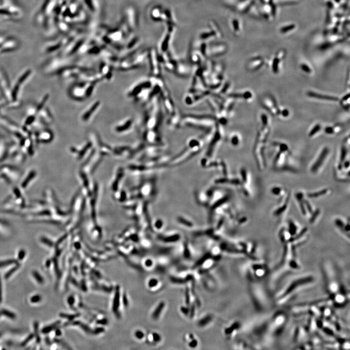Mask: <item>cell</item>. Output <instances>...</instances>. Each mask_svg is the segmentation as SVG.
Here are the masks:
<instances>
[{
    "instance_id": "cell-1",
    "label": "cell",
    "mask_w": 350,
    "mask_h": 350,
    "mask_svg": "<svg viewBox=\"0 0 350 350\" xmlns=\"http://www.w3.org/2000/svg\"><path fill=\"white\" fill-rule=\"evenodd\" d=\"M262 127L258 134L257 143L256 145V154L257 159L261 161V166L265 165L264 150L266 142L270 134V128L268 117L266 114L261 116Z\"/></svg>"
},
{
    "instance_id": "cell-2",
    "label": "cell",
    "mask_w": 350,
    "mask_h": 350,
    "mask_svg": "<svg viewBox=\"0 0 350 350\" xmlns=\"http://www.w3.org/2000/svg\"><path fill=\"white\" fill-rule=\"evenodd\" d=\"M264 107L269 113L276 116L281 115V109L279 108L275 100L271 97H266L263 101Z\"/></svg>"
},
{
    "instance_id": "cell-3",
    "label": "cell",
    "mask_w": 350,
    "mask_h": 350,
    "mask_svg": "<svg viewBox=\"0 0 350 350\" xmlns=\"http://www.w3.org/2000/svg\"><path fill=\"white\" fill-rule=\"evenodd\" d=\"M329 150L327 148H324L321 151L320 156L317 158V160L314 163L313 165L311 167V171L313 173H316L320 169L323 163H324L325 159L329 154Z\"/></svg>"
},
{
    "instance_id": "cell-4",
    "label": "cell",
    "mask_w": 350,
    "mask_h": 350,
    "mask_svg": "<svg viewBox=\"0 0 350 350\" xmlns=\"http://www.w3.org/2000/svg\"><path fill=\"white\" fill-rule=\"evenodd\" d=\"M99 104L100 102L99 101H96V102L93 103L91 105L88 106L87 110H84L82 114H81V119L85 122L88 121L91 115L94 113L95 111L97 109L99 106Z\"/></svg>"
},
{
    "instance_id": "cell-5",
    "label": "cell",
    "mask_w": 350,
    "mask_h": 350,
    "mask_svg": "<svg viewBox=\"0 0 350 350\" xmlns=\"http://www.w3.org/2000/svg\"><path fill=\"white\" fill-rule=\"evenodd\" d=\"M307 95L311 98L319 99L321 100L329 101L333 102H338L339 99L337 97L331 96L329 95H323L314 91H309L307 93Z\"/></svg>"
},
{
    "instance_id": "cell-6",
    "label": "cell",
    "mask_w": 350,
    "mask_h": 350,
    "mask_svg": "<svg viewBox=\"0 0 350 350\" xmlns=\"http://www.w3.org/2000/svg\"><path fill=\"white\" fill-rule=\"evenodd\" d=\"M285 53L284 51H280L277 54L275 58H274V60L273 61L272 66L273 72L274 73H278L279 69V64L283 58H285Z\"/></svg>"
},
{
    "instance_id": "cell-7",
    "label": "cell",
    "mask_w": 350,
    "mask_h": 350,
    "mask_svg": "<svg viewBox=\"0 0 350 350\" xmlns=\"http://www.w3.org/2000/svg\"><path fill=\"white\" fill-rule=\"evenodd\" d=\"M132 124V121L130 118H127L124 121L120 122L115 127V130L117 132H122L129 130Z\"/></svg>"
},
{
    "instance_id": "cell-8",
    "label": "cell",
    "mask_w": 350,
    "mask_h": 350,
    "mask_svg": "<svg viewBox=\"0 0 350 350\" xmlns=\"http://www.w3.org/2000/svg\"><path fill=\"white\" fill-rule=\"evenodd\" d=\"M342 125H336L333 126H327L325 129V132L326 134H335L338 133L342 130Z\"/></svg>"
},
{
    "instance_id": "cell-9",
    "label": "cell",
    "mask_w": 350,
    "mask_h": 350,
    "mask_svg": "<svg viewBox=\"0 0 350 350\" xmlns=\"http://www.w3.org/2000/svg\"><path fill=\"white\" fill-rule=\"evenodd\" d=\"M264 64V60L261 58H258L251 61L250 67L251 70H258L259 68H260Z\"/></svg>"
},
{
    "instance_id": "cell-10",
    "label": "cell",
    "mask_w": 350,
    "mask_h": 350,
    "mask_svg": "<svg viewBox=\"0 0 350 350\" xmlns=\"http://www.w3.org/2000/svg\"><path fill=\"white\" fill-rule=\"evenodd\" d=\"M340 104L342 107L346 110L350 108V94L346 95L340 101Z\"/></svg>"
},
{
    "instance_id": "cell-11",
    "label": "cell",
    "mask_w": 350,
    "mask_h": 350,
    "mask_svg": "<svg viewBox=\"0 0 350 350\" xmlns=\"http://www.w3.org/2000/svg\"><path fill=\"white\" fill-rule=\"evenodd\" d=\"M34 336L36 337L37 343L40 342V337L39 333V324L38 321H35L34 323Z\"/></svg>"
},
{
    "instance_id": "cell-12",
    "label": "cell",
    "mask_w": 350,
    "mask_h": 350,
    "mask_svg": "<svg viewBox=\"0 0 350 350\" xmlns=\"http://www.w3.org/2000/svg\"><path fill=\"white\" fill-rule=\"evenodd\" d=\"M21 267V264H20L17 263L16 264L15 266H13L11 269L9 270L5 274V279H8L11 277V276L14 274V272L16 271H17L19 270V268Z\"/></svg>"
},
{
    "instance_id": "cell-13",
    "label": "cell",
    "mask_w": 350,
    "mask_h": 350,
    "mask_svg": "<svg viewBox=\"0 0 350 350\" xmlns=\"http://www.w3.org/2000/svg\"><path fill=\"white\" fill-rule=\"evenodd\" d=\"M17 263H18V261L17 260L14 259H11L3 261H0V268L8 266H10L13 264H16Z\"/></svg>"
},
{
    "instance_id": "cell-14",
    "label": "cell",
    "mask_w": 350,
    "mask_h": 350,
    "mask_svg": "<svg viewBox=\"0 0 350 350\" xmlns=\"http://www.w3.org/2000/svg\"><path fill=\"white\" fill-rule=\"evenodd\" d=\"M60 323L59 321H58V322H56V323H53V324H51V325H50L49 326H46V327H45L43 328L42 329V330H41L42 333H49V332H50L51 331H52L53 329H55V328L56 327V326L58 325V324L60 323Z\"/></svg>"
},
{
    "instance_id": "cell-15",
    "label": "cell",
    "mask_w": 350,
    "mask_h": 350,
    "mask_svg": "<svg viewBox=\"0 0 350 350\" xmlns=\"http://www.w3.org/2000/svg\"><path fill=\"white\" fill-rule=\"evenodd\" d=\"M2 314V315L5 316V317H8V318L12 319V320H14L16 318V315L14 313L11 312L10 311L6 309H2L0 311Z\"/></svg>"
},
{
    "instance_id": "cell-16",
    "label": "cell",
    "mask_w": 350,
    "mask_h": 350,
    "mask_svg": "<svg viewBox=\"0 0 350 350\" xmlns=\"http://www.w3.org/2000/svg\"><path fill=\"white\" fill-rule=\"evenodd\" d=\"M32 275H33L34 278L36 279V281L38 283L43 284L44 283V279L38 271H36V270L32 271Z\"/></svg>"
},
{
    "instance_id": "cell-17",
    "label": "cell",
    "mask_w": 350,
    "mask_h": 350,
    "mask_svg": "<svg viewBox=\"0 0 350 350\" xmlns=\"http://www.w3.org/2000/svg\"><path fill=\"white\" fill-rule=\"evenodd\" d=\"M320 129H321V126L320 124H317V125H315V126L312 128V130H311L309 132V137H313L314 136L320 131Z\"/></svg>"
},
{
    "instance_id": "cell-18",
    "label": "cell",
    "mask_w": 350,
    "mask_h": 350,
    "mask_svg": "<svg viewBox=\"0 0 350 350\" xmlns=\"http://www.w3.org/2000/svg\"><path fill=\"white\" fill-rule=\"evenodd\" d=\"M301 70L306 73H310L312 72V70L310 68V67H309V66L307 64H305V63L301 64Z\"/></svg>"
},
{
    "instance_id": "cell-19",
    "label": "cell",
    "mask_w": 350,
    "mask_h": 350,
    "mask_svg": "<svg viewBox=\"0 0 350 350\" xmlns=\"http://www.w3.org/2000/svg\"><path fill=\"white\" fill-rule=\"evenodd\" d=\"M42 298L40 295H36L31 297L30 298V301L33 303H38L41 301Z\"/></svg>"
},
{
    "instance_id": "cell-20",
    "label": "cell",
    "mask_w": 350,
    "mask_h": 350,
    "mask_svg": "<svg viewBox=\"0 0 350 350\" xmlns=\"http://www.w3.org/2000/svg\"><path fill=\"white\" fill-rule=\"evenodd\" d=\"M34 337V334H33L29 335L28 336L27 338H26V339L24 341H23V342L21 343V346H25L26 345V344H27L31 340H33Z\"/></svg>"
},
{
    "instance_id": "cell-21",
    "label": "cell",
    "mask_w": 350,
    "mask_h": 350,
    "mask_svg": "<svg viewBox=\"0 0 350 350\" xmlns=\"http://www.w3.org/2000/svg\"><path fill=\"white\" fill-rule=\"evenodd\" d=\"M25 250H21L18 253V259L19 260H22L24 259L25 256Z\"/></svg>"
},
{
    "instance_id": "cell-22",
    "label": "cell",
    "mask_w": 350,
    "mask_h": 350,
    "mask_svg": "<svg viewBox=\"0 0 350 350\" xmlns=\"http://www.w3.org/2000/svg\"><path fill=\"white\" fill-rule=\"evenodd\" d=\"M289 113L288 110L286 109H283L281 110V115L283 116V117H287L289 115Z\"/></svg>"
},
{
    "instance_id": "cell-23",
    "label": "cell",
    "mask_w": 350,
    "mask_h": 350,
    "mask_svg": "<svg viewBox=\"0 0 350 350\" xmlns=\"http://www.w3.org/2000/svg\"><path fill=\"white\" fill-rule=\"evenodd\" d=\"M294 25H290V26H286L285 27L283 28V29H282L281 31H282V32H287V31L288 30L292 29L294 28Z\"/></svg>"
},
{
    "instance_id": "cell-24",
    "label": "cell",
    "mask_w": 350,
    "mask_h": 350,
    "mask_svg": "<svg viewBox=\"0 0 350 350\" xmlns=\"http://www.w3.org/2000/svg\"><path fill=\"white\" fill-rule=\"evenodd\" d=\"M2 281H1V279L0 277V303H2Z\"/></svg>"
},
{
    "instance_id": "cell-25",
    "label": "cell",
    "mask_w": 350,
    "mask_h": 350,
    "mask_svg": "<svg viewBox=\"0 0 350 350\" xmlns=\"http://www.w3.org/2000/svg\"><path fill=\"white\" fill-rule=\"evenodd\" d=\"M51 263V261H47L46 262V267H47V268H49V266H50Z\"/></svg>"
},
{
    "instance_id": "cell-26",
    "label": "cell",
    "mask_w": 350,
    "mask_h": 350,
    "mask_svg": "<svg viewBox=\"0 0 350 350\" xmlns=\"http://www.w3.org/2000/svg\"><path fill=\"white\" fill-rule=\"evenodd\" d=\"M46 342L47 344H48V345H50L51 342L50 341V340H49V338H46Z\"/></svg>"
},
{
    "instance_id": "cell-27",
    "label": "cell",
    "mask_w": 350,
    "mask_h": 350,
    "mask_svg": "<svg viewBox=\"0 0 350 350\" xmlns=\"http://www.w3.org/2000/svg\"><path fill=\"white\" fill-rule=\"evenodd\" d=\"M56 335H57V336H60V334H61V333H60V330H56Z\"/></svg>"
},
{
    "instance_id": "cell-28",
    "label": "cell",
    "mask_w": 350,
    "mask_h": 350,
    "mask_svg": "<svg viewBox=\"0 0 350 350\" xmlns=\"http://www.w3.org/2000/svg\"><path fill=\"white\" fill-rule=\"evenodd\" d=\"M2 316V314H1V311H0V317H1Z\"/></svg>"
},
{
    "instance_id": "cell-29",
    "label": "cell",
    "mask_w": 350,
    "mask_h": 350,
    "mask_svg": "<svg viewBox=\"0 0 350 350\" xmlns=\"http://www.w3.org/2000/svg\"><path fill=\"white\" fill-rule=\"evenodd\" d=\"M0 336H1V334H0Z\"/></svg>"
}]
</instances>
